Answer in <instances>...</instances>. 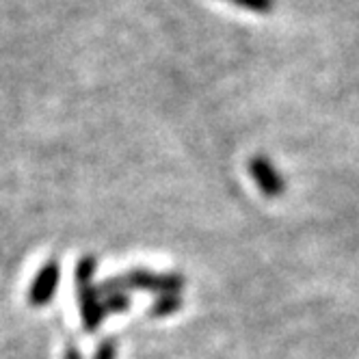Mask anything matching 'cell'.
<instances>
[{"mask_svg":"<svg viewBox=\"0 0 359 359\" xmlns=\"http://www.w3.org/2000/svg\"><path fill=\"white\" fill-rule=\"evenodd\" d=\"M249 173L253 175L258 189L269 195V197H277L284 193V180H281L279 171L273 167V163L264 156H255L249 161Z\"/></svg>","mask_w":359,"mask_h":359,"instance_id":"cell-4","label":"cell"},{"mask_svg":"<svg viewBox=\"0 0 359 359\" xmlns=\"http://www.w3.org/2000/svg\"><path fill=\"white\" fill-rule=\"evenodd\" d=\"M65 359H83V355H81V348H76V346H67L65 348Z\"/></svg>","mask_w":359,"mask_h":359,"instance_id":"cell-9","label":"cell"},{"mask_svg":"<svg viewBox=\"0 0 359 359\" xmlns=\"http://www.w3.org/2000/svg\"><path fill=\"white\" fill-rule=\"evenodd\" d=\"M184 288V279L180 275H161L147 269H135L128 271L126 275L107 279L100 286L102 294L111 292H128V290H143V292H156V294H169V292H180Z\"/></svg>","mask_w":359,"mask_h":359,"instance_id":"cell-2","label":"cell"},{"mask_svg":"<svg viewBox=\"0 0 359 359\" xmlns=\"http://www.w3.org/2000/svg\"><path fill=\"white\" fill-rule=\"evenodd\" d=\"M182 307V301H180L177 292H169V294H158V299L151 303V316H169L173 312H177Z\"/></svg>","mask_w":359,"mask_h":359,"instance_id":"cell-5","label":"cell"},{"mask_svg":"<svg viewBox=\"0 0 359 359\" xmlns=\"http://www.w3.org/2000/svg\"><path fill=\"white\" fill-rule=\"evenodd\" d=\"M227 3H234L251 13H271L275 7V0H227Z\"/></svg>","mask_w":359,"mask_h":359,"instance_id":"cell-7","label":"cell"},{"mask_svg":"<svg viewBox=\"0 0 359 359\" xmlns=\"http://www.w3.org/2000/svg\"><path fill=\"white\" fill-rule=\"evenodd\" d=\"M97 269L95 255H83V258L76 262V294H79V307H81V316H83V327L87 331H97L102 320L107 316V307L104 299H102L100 288L93 284V275Z\"/></svg>","mask_w":359,"mask_h":359,"instance_id":"cell-1","label":"cell"},{"mask_svg":"<svg viewBox=\"0 0 359 359\" xmlns=\"http://www.w3.org/2000/svg\"><path fill=\"white\" fill-rule=\"evenodd\" d=\"M93 359H117V342L113 338L104 340V342L97 346Z\"/></svg>","mask_w":359,"mask_h":359,"instance_id":"cell-8","label":"cell"},{"mask_svg":"<svg viewBox=\"0 0 359 359\" xmlns=\"http://www.w3.org/2000/svg\"><path fill=\"white\" fill-rule=\"evenodd\" d=\"M107 314H121L126 310H130V297L128 292H111L104 299Z\"/></svg>","mask_w":359,"mask_h":359,"instance_id":"cell-6","label":"cell"},{"mask_svg":"<svg viewBox=\"0 0 359 359\" xmlns=\"http://www.w3.org/2000/svg\"><path fill=\"white\" fill-rule=\"evenodd\" d=\"M59 279H61V264L57 260H48L39 273L35 275L33 284L29 288V301L33 307H43L53 301L57 286H59Z\"/></svg>","mask_w":359,"mask_h":359,"instance_id":"cell-3","label":"cell"}]
</instances>
